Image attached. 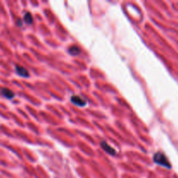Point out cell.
<instances>
[{
	"label": "cell",
	"mask_w": 178,
	"mask_h": 178,
	"mask_svg": "<svg viewBox=\"0 0 178 178\" xmlns=\"http://www.w3.org/2000/svg\"><path fill=\"white\" fill-rule=\"evenodd\" d=\"M16 71H17V73L19 76H23V77H28V76H30L29 71L25 67L20 66V65H17L16 66Z\"/></svg>",
	"instance_id": "4"
},
{
	"label": "cell",
	"mask_w": 178,
	"mask_h": 178,
	"mask_svg": "<svg viewBox=\"0 0 178 178\" xmlns=\"http://www.w3.org/2000/svg\"><path fill=\"white\" fill-rule=\"evenodd\" d=\"M101 147H102V148L105 151V152L108 153V154H110L111 156H115V155H116V150H115V148H113L111 146H110L105 141H103L102 143H101Z\"/></svg>",
	"instance_id": "3"
},
{
	"label": "cell",
	"mask_w": 178,
	"mask_h": 178,
	"mask_svg": "<svg viewBox=\"0 0 178 178\" xmlns=\"http://www.w3.org/2000/svg\"><path fill=\"white\" fill-rule=\"evenodd\" d=\"M153 159H154V162H155L156 163H157V164H159V165L163 166V167H166V168H169V169L171 167L170 162L168 160V158H167L165 155L162 154V153H156V154L154 155Z\"/></svg>",
	"instance_id": "1"
},
{
	"label": "cell",
	"mask_w": 178,
	"mask_h": 178,
	"mask_svg": "<svg viewBox=\"0 0 178 178\" xmlns=\"http://www.w3.org/2000/svg\"><path fill=\"white\" fill-rule=\"evenodd\" d=\"M1 94L4 96V98H7V99H12L15 97V94L13 93L11 90H10L9 89H6V88H3V89H1Z\"/></svg>",
	"instance_id": "5"
},
{
	"label": "cell",
	"mask_w": 178,
	"mask_h": 178,
	"mask_svg": "<svg viewBox=\"0 0 178 178\" xmlns=\"http://www.w3.org/2000/svg\"><path fill=\"white\" fill-rule=\"evenodd\" d=\"M24 20H25V22L26 24H28V25H31V24H32L33 18H32V16L30 15V13H26L25 15V17H24Z\"/></svg>",
	"instance_id": "7"
},
{
	"label": "cell",
	"mask_w": 178,
	"mask_h": 178,
	"mask_svg": "<svg viewBox=\"0 0 178 178\" xmlns=\"http://www.w3.org/2000/svg\"><path fill=\"white\" fill-rule=\"evenodd\" d=\"M71 101L74 104H76V106L84 107L86 105V100H84L83 98H81L79 96H72L71 98Z\"/></svg>",
	"instance_id": "2"
},
{
	"label": "cell",
	"mask_w": 178,
	"mask_h": 178,
	"mask_svg": "<svg viewBox=\"0 0 178 178\" xmlns=\"http://www.w3.org/2000/svg\"><path fill=\"white\" fill-rule=\"evenodd\" d=\"M69 53L72 56H77L80 54L81 51L77 46H71L69 48Z\"/></svg>",
	"instance_id": "6"
}]
</instances>
